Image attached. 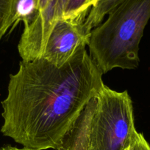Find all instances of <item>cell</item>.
I'll use <instances>...</instances> for the list:
<instances>
[{
  "mask_svg": "<svg viewBox=\"0 0 150 150\" xmlns=\"http://www.w3.org/2000/svg\"><path fill=\"white\" fill-rule=\"evenodd\" d=\"M126 150H150V145L144 135L137 131L132 138L130 146Z\"/></svg>",
  "mask_w": 150,
  "mask_h": 150,
  "instance_id": "10",
  "label": "cell"
},
{
  "mask_svg": "<svg viewBox=\"0 0 150 150\" xmlns=\"http://www.w3.org/2000/svg\"><path fill=\"white\" fill-rule=\"evenodd\" d=\"M69 0H57V19L62 18L65 7Z\"/></svg>",
  "mask_w": 150,
  "mask_h": 150,
  "instance_id": "11",
  "label": "cell"
},
{
  "mask_svg": "<svg viewBox=\"0 0 150 150\" xmlns=\"http://www.w3.org/2000/svg\"><path fill=\"white\" fill-rule=\"evenodd\" d=\"M51 0H38V7H39V12L43 11L45 10L46 7L49 5Z\"/></svg>",
  "mask_w": 150,
  "mask_h": 150,
  "instance_id": "12",
  "label": "cell"
},
{
  "mask_svg": "<svg viewBox=\"0 0 150 150\" xmlns=\"http://www.w3.org/2000/svg\"><path fill=\"white\" fill-rule=\"evenodd\" d=\"M124 0H93L91 7L84 23V29L86 33L91 34L92 29L100 25L104 16Z\"/></svg>",
  "mask_w": 150,
  "mask_h": 150,
  "instance_id": "6",
  "label": "cell"
},
{
  "mask_svg": "<svg viewBox=\"0 0 150 150\" xmlns=\"http://www.w3.org/2000/svg\"><path fill=\"white\" fill-rule=\"evenodd\" d=\"M39 13L38 0H17L12 29L22 21L24 26L32 23Z\"/></svg>",
  "mask_w": 150,
  "mask_h": 150,
  "instance_id": "7",
  "label": "cell"
},
{
  "mask_svg": "<svg viewBox=\"0 0 150 150\" xmlns=\"http://www.w3.org/2000/svg\"><path fill=\"white\" fill-rule=\"evenodd\" d=\"M102 75L85 47L60 67L44 58L20 62L1 102V133L28 149L59 150L104 84Z\"/></svg>",
  "mask_w": 150,
  "mask_h": 150,
  "instance_id": "1",
  "label": "cell"
},
{
  "mask_svg": "<svg viewBox=\"0 0 150 150\" xmlns=\"http://www.w3.org/2000/svg\"><path fill=\"white\" fill-rule=\"evenodd\" d=\"M0 150H32L30 149H28V148H22V149H19V148L17 147H14V146H4V147L0 148Z\"/></svg>",
  "mask_w": 150,
  "mask_h": 150,
  "instance_id": "13",
  "label": "cell"
},
{
  "mask_svg": "<svg viewBox=\"0 0 150 150\" xmlns=\"http://www.w3.org/2000/svg\"><path fill=\"white\" fill-rule=\"evenodd\" d=\"M17 0H0V40L13 25Z\"/></svg>",
  "mask_w": 150,
  "mask_h": 150,
  "instance_id": "9",
  "label": "cell"
},
{
  "mask_svg": "<svg viewBox=\"0 0 150 150\" xmlns=\"http://www.w3.org/2000/svg\"><path fill=\"white\" fill-rule=\"evenodd\" d=\"M93 0H69L63 11L62 18L69 19L79 23H85Z\"/></svg>",
  "mask_w": 150,
  "mask_h": 150,
  "instance_id": "8",
  "label": "cell"
},
{
  "mask_svg": "<svg viewBox=\"0 0 150 150\" xmlns=\"http://www.w3.org/2000/svg\"><path fill=\"white\" fill-rule=\"evenodd\" d=\"M90 35L85 31L84 23L69 19H57L41 58L57 67H62L78 50L88 45Z\"/></svg>",
  "mask_w": 150,
  "mask_h": 150,
  "instance_id": "4",
  "label": "cell"
},
{
  "mask_svg": "<svg viewBox=\"0 0 150 150\" xmlns=\"http://www.w3.org/2000/svg\"><path fill=\"white\" fill-rule=\"evenodd\" d=\"M136 132L127 91L116 92L103 85L90 117L86 150H126Z\"/></svg>",
  "mask_w": 150,
  "mask_h": 150,
  "instance_id": "3",
  "label": "cell"
},
{
  "mask_svg": "<svg viewBox=\"0 0 150 150\" xmlns=\"http://www.w3.org/2000/svg\"><path fill=\"white\" fill-rule=\"evenodd\" d=\"M149 19L150 0H124L92 29L90 57L102 74L114 68L138 67L140 42Z\"/></svg>",
  "mask_w": 150,
  "mask_h": 150,
  "instance_id": "2",
  "label": "cell"
},
{
  "mask_svg": "<svg viewBox=\"0 0 150 150\" xmlns=\"http://www.w3.org/2000/svg\"><path fill=\"white\" fill-rule=\"evenodd\" d=\"M149 145H150V144H149Z\"/></svg>",
  "mask_w": 150,
  "mask_h": 150,
  "instance_id": "14",
  "label": "cell"
},
{
  "mask_svg": "<svg viewBox=\"0 0 150 150\" xmlns=\"http://www.w3.org/2000/svg\"><path fill=\"white\" fill-rule=\"evenodd\" d=\"M57 20V0H51L35 20L24 26L18 51L22 61L31 62L42 57L49 37Z\"/></svg>",
  "mask_w": 150,
  "mask_h": 150,
  "instance_id": "5",
  "label": "cell"
}]
</instances>
